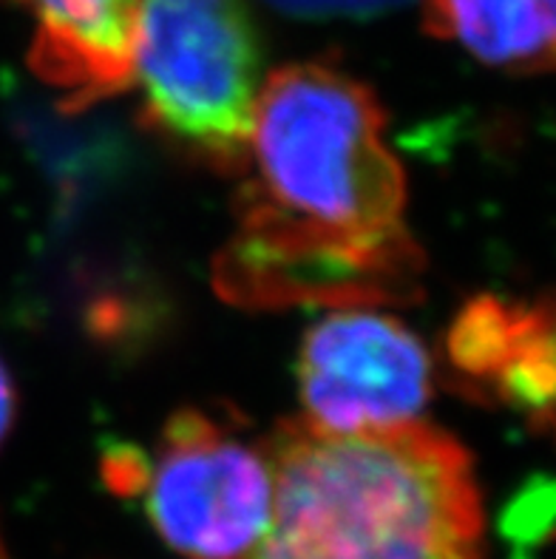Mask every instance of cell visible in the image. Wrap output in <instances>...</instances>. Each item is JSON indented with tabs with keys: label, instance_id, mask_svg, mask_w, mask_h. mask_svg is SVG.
<instances>
[{
	"label": "cell",
	"instance_id": "1",
	"mask_svg": "<svg viewBox=\"0 0 556 559\" xmlns=\"http://www.w3.org/2000/svg\"><path fill=\"white\" fill-rule=\"evenodd\" d=\"M236 230L213 284L245 310L415 301L423 255L367 85L332 66L275 71L256 103Z\"/></svg>",
	"mask_w": 556,
	"mask_h": 559
},
{
	"label": "cell",
	"instance_id": "2",
	"mask_svg": "<svg viewBox=\"0 0 556 559\" xmlns=\"http://www.w3.org/2000/svg\"><path fill=\"white\" fill-rule=\"evenodd\" d=\"M273 511L247 559H483L472 457L431 426L330 435L282 426Z\"/></svg>",
	"mask_w": 556,
	"mask_h": 559
},
{
	"label": "cell",
	"instance_id": "3",
	"mask_svg": "<svg viewBox=\"0 0 556 559\" xmlns=\"http://www.w3.org/2000/svg\"><path fill=\"white\" fill-rule=\"evenodd\" d=\"M131 83L154 131L199 163L241 174L261 94L245 0H140Z\"/></svg>",
	"mask_w": 556,
	"mask_h": 559
},
{
	"label": "cell",
	"instance_id": "4",
	"mask_svg": "<svg viewBox=\"0 0 556 559\" xmlns=\"http://www.w3.org/2000/svg\"><path fill=\"white\" fill-rule=\"evenodd\" d=\"M137 495H145L154 532L182 559H247L268 532L273 468L268 449L239 429L185 409L145 457Z\"/></svg>",
	"mask_w": 556,
	"mask_h": 559
},
{
	"label": "cell",
	"instance_id": "5",
	"mask_svg": "<svg viewBox=\"0 0 556 559\" xmlns=\"http://www.w3.org/2000/svg\"><path fill=\"white\" fill-rule=\"evenodd\" d=\"M304 424L318 432H387L415 424L429 401V358L392 316L344 307L304 338Z\"/></svg>",
	"mask_w": 556,
	"mask_h": 559
},
{
	"label": "cell",
	"instance_id": "6",
	"mask_svg": "<svg viewBox=\"0 0 556 559\" xmlns=\"http://www.w3.org/2000/svg\"><path fill=\"white\" fill-rule=\"evenodd\" d=\"M446 358L465 392L511 406L536 429L554 420V312L480 296L446 335Z\"/></svg>",
	"mask_w": 556,
	"mask_h": 559
},
{
	"label": "cell",
	"instance_id": "7",
	"mask_svg": "<svg viewBox=\"0 0 556 559\" xmlns=\"http://www.w3.org/2000/svg\"><path fill=\"white\" fill-rule=\"evenodd\" d=\"M35 17L32 66L66 94L92 106L131 85L140 0H12Z\"/></svg>",
	"mask_w": 556,
	"mask_h": 559
},
{
	"label": "cell",
	"instance_id": "8",
	"mask_svg": "<svg viewBox=\"0 0 556 559\" xmlns=\"http://www.w3.org/2000/svg\"><path fill=\"white\" fill-rule=\"evenodd\" d=\"M429 28L488 66L543 71L554 60L556 0H426Z\"/></svg>",
	"mask_w": 556,
	"mask_h": 559
},
{
	"label": "cell",
	"instance_id": "9",
	"mask_svg": "<svg viewBox=\"0 0 556 559\" xmlns=\"http://www.w3.org/2000/svg\"><path fill=\"white\" fill-rule=\"evenodd\" d=\"M14 420V386L7 364L0 361V443L7 440Z\"/></svg>",
	"mask_w": 556,
	"mask_h": 559
},
{
	"label": "cell",
	"instance_id": "10",
	"mask_svg": "<svg viewBox=\"0 0 556 559\" xmlns=\"http://www.w3.org/2000/svg\"><path fill=\"white\" fill-rule=\"evenodd\" d=\"M0 559H9L7 551H3V546H0Z\"/></svg>",
	"mask_w": 556,
	"mask_h": 559
}]
</instances>
